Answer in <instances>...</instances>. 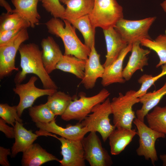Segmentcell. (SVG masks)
Segmentation results:
<instances>
[{"instance_id": "41", "label": "cell", "mask_w": 166, "mask_h": 166, "mask_svg": "<svg viewBox=\"0 0 166 166\" xmlns=\"http://www.w3.org/2000/svg\"><path fill=\"white\" fill-rule=\"evenodd\" d=\"M68 0H60V2L63 4H65V3Z\"/></svg>"}, {"instance_id": "28", "label": "cell", "mask_w": 166, "mask_h": 166, "mask_svg": "<svg viewBox=\"0 0 166 166\" xmlns=\"http://www.w3.org/2000/svg\"><path fill=\"white\" fill-rule=\"evenodd\" d=\"M30 27V23L19 14L13 11L6 12L0 16V32L18 28H27Z\"/></svg>"}, {"instance_id": "30", "label": "cell", "mask_w": 166, "mask_h": 166, "mask_svg": "<svg viewBox=\"0 0 166 166\" xmlns=\"http://www.w3.org/2000/svg\"><path fill=\"white\" fill-rule=\"evenodd\" d=\"M140 42L141 45L153 50L157 55L160 60L156 68L166 64V31L165 34L160 35L154 40L144 38Z\"/></svg>"}, {"instance_id": "12", "label": "cell", "mask_w": 166, "mask_h": 166, "mask_svg": "<svg viewBox=\"0 0 166 166\" xmlns=\"http://www.w3.org/2000/svg\"><path fill=\"white\" fill-rule=\"evenodd\" d=\"M43 136H49L57 139L61 143L60 153L62 159L59 162L61 166H85L84 150L81 140H68L58 137L55 134L45 133Z\"/></svg>"}, {"instance_id": "18", "label": "cell", "mask_w": 166, "mask_h": 166, "mask_svg": "<svg viewBox=\"0 0 166 166\" xmlns=\"http://www.w3.org/2000/svg\"><path fill=\"white\" fill-rule=\"evenodd\" d=\"M41 45L43 64L49 74L56 69V66L63 54L59 46L52 37L48 36L43 38Z\"/></svg>"}, {"instance_id": "11", "label": "cell", "mask_w": 166, "mask_h": 166, "mask_svg": "<svg viewBox=\"0 0 166 166\" xmlns=\"http://www.w3.org/2000/svg\"><path fill=\"white\" fill-rule=\"evenodd\" d=\"M37 80L36 76H32L26 83L16 84L13 88V91L20 98L17 108L20 117L24 110L32 106L37 98L45 95H51L57 91V90L42 89L36 87L35 83Z\"/></svg>"}, {"instance_id": "14", "label": "cell", "mask_w": 166, "mask_h": 166, "mask_svg": "<svg viewBox=\"0 0 166 166\" xmlns=\"http://www.w3.org/2000/svg\"><path fill=\"white\" fill-rule=\"evenodd\" d=\"M100 56L96 49L95 45H93L86 60L84 76L81 81L86 89H93L97 79L103 76L105 68L100 62Z\"/></svg>"}, {"instance_id": "33", "label": "cell", "mask_w": 166, "mask_h": 166, "mask_svg": "<svg viewBox=\"0 0 166 166\" xmlns=\"http://www.w3.org/2000/svg\"><path fill=\"white\" fill-rule=\"evenodd\" d=\"M0 117L14 127L16 121L23 122L18 114L17 106H10L7 103L0 104Z\"/></svg>"}, {"instance_id": "22", "label": "cell", "mask_w": 166, "mask_h": 166, "mask_svg": "<svg viewBox=\"0 0 166 166\" xmlns=\"http://www.w3.org/2000/svg\"><path fill=\"white\" fill-rule=\"evenodd\" d=\"M39 0H11L15 7L13 11L21 15L34 28L39 24L41 16L37 10Z\"/></svg>"}, {"instance_id": "13", "label": "cell", "mask_w": 166, "mask_h": 166, "mask_svg": "<svg viewBox=\"0 0 166 166\" xmlns=\"http://www.w3.org/2000/svg\"><path fill=\"white\" fill-rule=\"evenodd\" d=\"M35 125L39 129L36 133L39 136L45 133H52L73 140H81L85 135L90 132L89 129L83 126L79 121L74 125H68L66 128L58 125L55 119L48 123H36Z\"/></svg>"}, {"instance_id": "17", "label": "cell", "mask_w": 166, "mask_h": 166, "mask_svg": "<svg viewBox=\"0 0 166 166\" xmlns=\"http://www.w3.org/2000/svg\"><path fill=\"white\" fill-rule=\"evenodd\" d=\"M132 48V44H129L122 51L118 58L108 66L104 68L101 78V84L106 87L115 83H124L126 80L123 76V65L124 60Z\"/></svg>"}, {"instance_id": "38", "label": "cell", "mask_w": 166, "mask_h": 166, "mask_svg": "<svg viewBox=\"0 0 166 166\" xmlns=\"http://www.w3.org/2000/svg\"><path fill=\"white\" fill-rule=\"evenodd\" d=\"M0 5L4 8L7 11V12L13 13L12 10L9 3L5 0H0Z\"/></svg>"}, {"instance_id": "10", "label": "cell", "mask_w": 166, "mask_h": 166, "mask_svg": "<svg viewBox=\"0 0 166 166\" xmlns=\"http://www.w3.org/2000/svg\"><path fill=\"white\" fill-rule=\"evenodd\" d=\"M96 132H92L81 140L85 160L91 166H110L113 161L107 150L102 145Z\"/></svg>"}, {"instance_id": "35", "label": "cell", "mask_w": 166, "mask_h": 166, "mask_svg": "<svg viewBox=\"0 0 166 166\" xmlns=\"http://www.w3.org/2000/svg\"><path fill=\"white\" fill-rule=\"evenodd\" d=\"M23 29L24 28H18L0 32V44L4 43L10 40Z\"/></svg>"}, {"instance_id": "19", "label": "cell", "mask_w": 166, "mask_h": 166, "mask_svg": "<svg viewBox=\"0 0 166 166\" xmlns=\"http://www.w3.org/2000/svg\"><path fill=\"white\" fill-rule=\"evenodd\" d=\"M53 160L59 162L60 160L48 152L39 144L33 143L23 152L21 162L22 166H40Z\"/></svg>"}, {"instance_id": "31", "label": "cell", "mask_w": 166, "mask_h": 166, "mask_svg": "<svg viewBox=\"0 0 166 166\" xmlns=\"http://www.w3.org/2000/svg\"><path fill=\"white\" fill-rule=\"evenodd\" d=\"M28 112L32 121L35 123H48L55 119L56 115L46 102L29 108Z\"/></svg>"}, {"instance_id": "7", "label": "cell", "mask_w": 166, "mask_h": 166, "mask_svg": "<svg viewBox=\"0 0 166 166\" xmlns=\"http://www.w3.org/2000/svg\"><path fill=\"white\" fill-rule=\"evenodd\" d=\"M29 38L27 28L21 30L10 40L0 44V78L8 76L14 70L18 71L15 58L21 45Z\"/></svg>"}, {"instance_id": "40", "label": "cell", "mask_w": 166, "mask_h": 166, "mask_svg": "<svg viewBox=\"0 0 166 166\" xmlns=\"http://www.w3.org/2000/svg\"><path fill=\"white\" fill-rule=\"evenodd\" d=\"M160 5L164 11L166 13V0L164 1L162 3L160 4Z\"/></svg>"}, {"instance_id": "6", "label": "cell", "mask_w": 166, "mask_h": 166, "mask_svg": "<svg viewBox=\"0 0 166 166\" xmlns=\"http://www.w3.org/2000/svg\"><path fill=\"white\" fill-rule=\"evenodd\" d=\"M110 94L109 91L105 89L91 97H87L83 93L81 94L79 98L72 101L61 116V118L65 121L76 120L81 122L91 113L95 106L103 102Z\"/></svg>"}, {"instance_id": "4", "label": "cell", "mask_w": 166, "mask_h": 166, "mask_svg": "<svg viewBox=\"0 0 166 166\" xmlns=\"http://www.w3.org/2000/svg\"><path fill=\"white\" fill-rule=\"evenodd\" d=\"M89 16L95 27L106 30L114 27L123 18V9L116 0H94L93 8Z\"/></svg>"}, {"instance_id": "2", "label": "cell", "mask_w": 166, "mask_h": 166, "mask_svg": "<svg viewBox=\"0 0 166 166\" xmlns=\"http://www.w3.org/2000/svg\"><path fill=\"white\" fill-rule=\"evenodd\" d=\"M64 22L58 18L53 17L45 24L50 34L60 38L65 48L64 54L72 55L86 60L91 49L83 43L78 37L75 28L66 20Z\"/></svg>"}, {"instance_id": "32", "label": "cell", "mask_w": 166, "mask_h": 166, "mask_svg": "<svg viewBox=\"0 0 166 166\" xmlns=\"http://www.w3.org/2000/svg\"><path fill=\"white\" fill-rule=\"evenodd\" d=\"M161 72L157 75L153 76L151 75L144 74L138 80V82L141 84L140 89L136 91L135 96L139 98L147 93V90L160 78L166 75V64L161 66Z\"/></svg>"}, {"instance_id": "42", "label": "cell", "mask_w": 166, "mask_h": 166, "mask_svg": "<svg viewBox=\"0 0 166 166\" xmlns=\"http://www.w3.org/2000/svg\"></svg>"}, {"instance_id": "21", "label": "cell", "mask_w": 166, "mask_h": 166, "mask_svg": "<svg viewBox=\"0 0 166 166\" xmlns=\"http://www.w3.org/2000/svg\"><path fill=\"white\" fill-rule=\"evenodd\" d=\"M137 134L135 129L117 128L108 137L111 154L117 155L123 151Z\"/></svg>"}, {"instance_id": "5", "label": "cell", "mask_w": 166, "mask_h": 166, "mask_svg": "<svg viewBox=\"0 0 166 166\" xmlns=\"http://www.w3.org/2000/svg\"><path fill=\"white\" fill-rule=\"evenodd\" d=\"M112 114L111 101L108 97L103 102L95 106L90 114L81 122L88 128L90 132L99 133L105 142L111 133L116 128L110 122L109 116Z\"/></svg>"}, {"instance_id": "8", "label": "cell", "mask_w": 166, "mask_h": 166, "mask_svg": "<svg viewBox=\"0 0 166 166\" xmlns=\"http://www.w3.org/2000/svg\"><path fill=\"white\" fill-rule=\"evenodd\" d=\"M133 123L137 128L139 137V146L136 150L137 155L144 156L146 160L150 159L152 165L155 166L158 160L155 148L156 141L160 138H165L166 136L152 129L137 118Z\"/></svg>"}, {"instance_id": "39", "label": "cell", "mask_w": 166, "mask_h": 166, "mask_svg": "<svg viewBox=\"0 0 166 166\" xmlns=\"http://www.w3.org/2000/svg\"><path fill=\"white\" fill-rule=\"evenodd\" d=\"M160 158L162 162V166H166V154L160 155Z\"/></svg>"}, {"instance_id": "16", "label": "cell", "mask_w": 166, "mask_h": 166, "mask_svg": "<svg viewBox=\"0 0 166 166\" xmlns=\"http://www.w3.org/2000/svg\"><path fill=\"white\" fill-rule=\"evenodd\" d=\"M105 41L107 54L103 65L106 67L115 61L128 44L121 37L114 27L103 30Z\"/></svg>"}, {"instance_id": "20", "label": "cell", "mask_w": 166, "mask_h": 166, "mask_svg": "<svg viewBox=\"0 0 166 166\" xmlns=\"http://www.w3.org/2000/svg\"><path fill=\"white\" fill-rule=\"evenodd\" d=\"M23 123L16 121L14 127L15 131V142L11 148L12 158H14L19 152H23L33 144L39 135L28 130L23 126Z\"/></svg>"}, {"instance_id": "29", "label": "cell", "mask_w": 166, "mask_h": 166, "mask_svg": "<svg viewBox=\"0 0 166 166\" xmlns=\"http://www.w3.org/2000/svg\"><path fill=\"white\" fill-rule=\"evenodd\" d=\"M72 97L64 92L57 91L48 96L46 103L56 116H61L72 101Z\"/></svg>"}, {"instance_id": "27", "label": "cell", "mask_w": 166, "mask_h": 166, "mask_svg": "<svg viewBox=\"0 0 166 166\" xmlns=\"http://www.w3.org/2000/svg\"><path fill=\"white\" fill-rule=\"evenodd\" d=\"M145 117L150 128L166 136V106H156Z\"/></svg>"}, {"instance_id": "36", "label": "cell", "mask_w": 166, "mask_h": 166, "mask_svg": "<svg viewBox=\"0 0 166 166\" xmlns=\"http://www.w3.org/2000/svg\"><path fill=\"white\" fill-rule=\"evenodd\" d=\"M6 121L0 118V131L3 132L8 138H14L15 131L14 127H11L6 124Z\"/></svg>"}, {"instance_id": "37", "label": "cell", "mask_w": 166, "mask_h": 166, "mask_svg": "<svg viewBox=\"0 0 166 166\" xmlns=\"http://www.w3.org/2000/svg\"><path fill=\"white\" fill-rule=\"evenodd\" d=\"M11 150L10 148L0 147V164L3 166H10V164L7 156L11 155Z\"/></svg>"}, {"instance_id": "34", "label": "cell", "mask_w": 166, "mask_h": 166, "mask_svg": "<svg viewBox=\"0 0 166 166\" xmlns=\"http://www.w3.org/2000/svg\"><path fill=\"white\" fill-rule=\"evenodd\" d=\"M45 10L53 17L63 19L65 8L60 0H39Z\"/></svg>"}, {"instance_id": "15", "label": "cell", "mask_w": 166, "mask_h": 166, "mask_svg": "<svg viewBox=\"0 0 166 166\" xmlns=\"http://www.w3.org/2000/svg\"><path fill=\"white\" fill-rule=\"evenodd\" d=\"M140 44V41L132 44L131 55L122 72L123 76L126 81L129 80L136 71H142L144 67L148 65V56L150 51L142 48Z\"/></svg>"}, {"instance_id": "23", "label": "cell", "mask_w": 166, "mask_h": 166, "mask_svg": "<svg viewBox=\"0 0 166 166\" xmlns=\"http://www.w3.org/2000/svg\"><path fill=\"white\" fill-rule=\"evenodd\" d=\"M166 95V81L163 86L153 92L147 93L139 97L140 102L142 104L141 108L136 112L137 118L144 122L146 115L160 102L163 97Z\"/></svg>"}, {"instance_id": "9", "label": "cell", "mask_w": 166, "mask_h": 166, "mask_svg": "<svg viewBox=\"0 0 166 166\" xmlns=\"http://www.w3.org/2000/svg\"><path fill=\"white\" fill-rule=\"evenodd\" d=\"M156 18L153 17L131 20L122 18L118 21L114 28L126 42L132 44L144 38L152 39L148 31Z\"/></svg>"}, {"instance_id": "1", "label": "cell", "mask_w": 166, "mask_h": 166, "mask_svg": "<svg viewBox=\"0 0 166 166\" xmlns=\"http://www.w3.org/2000/svg\"><path fill=\"white\" fill-rule=\"evenodd\" d=\"M22 69L16 75L14 80L16 84L21 83L27 75L33 73L40 79L43 88L57 90L58 87L46 72L42 58V51L36 44L22 43L18 49Z\"/></svg>"}, {"instance_id": "25", "label": "cell", "mask_w": 166, "mask_h": 166, "mask_svg": "<svg viewBox=\"0 0 166 166\" xmlns=\"http://www.w3.org/2000/svg\"><path fill=\"white\" fill-rule=\"evenodd\" d=\"M86 60L69 55H63L56 66V69L68 72L82 80L84 76Z\"/></svg>"}, {"instance_id": "26", "label": "cell", "mask_w": 166, "mask_h": 166, "mask_svg": "<svg viewBox=\"0 0 166 166\" xmlns=\"http://www.w3.org/2000/svg\"><path fill=\"white\" fill-rule=\"evenodd\" d=\"M68 21L81 32L84 40V44L87 46L91 49L95 45L96 28L92 24L88 15Z\"/></svg>"}, {"instance_id": "3", "label": "cell", "mask_w": 166, "mask_h": 166, "mask_svg": "<svg viewBox=\"0 0 166 166\" xmlns=\"http://www.w3.org/2000/svg\"><path fill=\"white\" fill-rule=\"evenodd\" d=\"M136 91L130 90L124 94L119 93L118 96L114 97L111 101L113 122L116 128H132V123L136 118L132 107L140 102L139 98L134 95Z\"/></svg>"}, {"instance_id": "24", "label": "cell", "mask_w": 166, "mask_h": 166, "mask_svg": "<svg viewBox=\"0 0 166 166\" xmlns=\"http://www.w3.org/2000/svg\"><path fill=\"white\" fill-rule=\"evenodd\" d=\"M94 0H68L63 20L77 19L89 15L93 8Z\"/></svg>"}]
</instances>
